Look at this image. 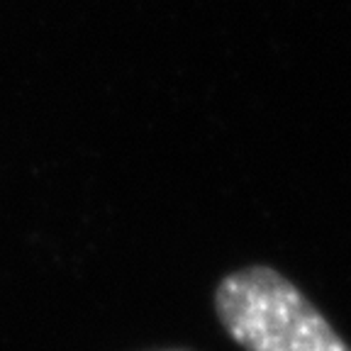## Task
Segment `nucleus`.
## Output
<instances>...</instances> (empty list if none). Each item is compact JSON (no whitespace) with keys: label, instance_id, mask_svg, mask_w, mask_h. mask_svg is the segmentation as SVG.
Here are the masks:
<instances>
[{"label":"nucleus","instance_id":"f257e3e1","mask_svg":"<svg viewBox=\"0 0 351 351\" xmlns=\"http://www.w3.org/2000/svg\"><path fill=\"white\" fill-rule=\"evenodd\" d=\"M215 315L244 351H351L313 300L271 266H244L215 288Z\"/></svg>","mask_w":351,"mask_h":351},{"label":"nucleus","instance_id":"f03ea898","mask_svg":"<svg viewBox=\"0 0 351 351\" xmlns=\"http://www.w3.org/2000/svg\"><path fill=\"white\" fill-rule=\"evenodd\" d=\"M161 351H188V349H161Z\"/></svg>","mask_w":351,"mask_h":351}]
</instances>
